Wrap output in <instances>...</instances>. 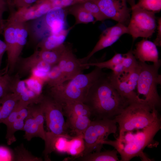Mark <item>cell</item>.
<instances>
[{
	"mask_svg": "<svg viewBox=\"0 0 161 161\" xmlns=\"http://www.w3.org/2000/svg\"><path fill=\"white\" fill-rule=\"evenodd\" d=\"M117 153L115 149L102 152L97 151L78 157L77 160L83 161H118L119 160Z\"/></svg>",
	"mask_w": 161,
	"mask_h": 161,
	"instance_id": "cell-24",
	"label": "cell"
},
{
	"mask_svg": "<svg viewBox=\"0 0 161 161\" xmlns=\"http://www.w3.org/2000/svg\"><path fill=\"white\" fill-rule=\"evenodd\" d=\"M15 160L16 161H41L40 158L36 157L26 150L23 144L17 146L15 149Z\"/></svg>",
	"mask_w": 161,
	"mask_h": 161,
	"instance_id": "cell-32",
	"label": "cell"
},
{
	"mask_svg": "<svg viewBox=\"0 0 161 161\" xmlns=\"http://www.w3.org/2000/svg\"><path fill=\"white\" fill-rule=\"evenodd\" d=\"M24 121L23 131L25 132L24 136V139L30 141L33 137H37L44 140L45 134L41 132L34 119L30 114Z\"/></svg>",
	"mask_w": 161,
	"mask_h": 161,
	"instance_id": "cell-25",
	"label": "cell"
},
{
	"mask_svg": "<svg viewBox=\"0 0 161 161\" xmlns=\"http://www.w3.org/2000/svg\"><path fill=\"white\" fill-rule=\"evenodd\" d=\"M18 100V96L12 92L0 99V123L7 118Z\"/></svg>",
	"mask_w": 161,
	"mask_h": 161,
	"instance_id": "cell-22",
	"label": "cell"
},
{
	"mask_svg": "<svg viewBox=\"0 0 161 161\" xmlns=\"http://www.w3.org/2000/svg\"><path fill=\"white\" fill-rule=\"evenodd\" d=\"M74 26L44 38L37 44L36 48L39 49V50H50L61 45L64 43L69 33Z\"/></svg>",
	"mask_w": 161,
	"mask_h": 161,
	"instance_id": "cell-18",
	"label": "cell"
},
{
	"mask_svg": "<svg viewBox=\"0 0 161 161\" xmlns=\"http://www.w3.org/2000/svg\"><path fill=\"white\" fill-rule=\"evenodd\" d=\"M15 0H8V2L9 4H11L13 3Z\"/></svg>",
	"mask_w": 161,
	"mask_h": 161,
	"instance_id": "cell-43",
	"label": "cell"
},
{
	"mask_svg": "<svg viewBox=\"0 0 161 161\" xmlns=\"http://www.w3.org/2000/svg\"><path fill=\"white\" fill-rule=\"evenodd\" d=\"M91 120L86 116H73L67 117V126L77 135L83 134L89 126Z\"/></svg>",
	"mask_w": 161,
	"mask_h": 161,
	"instance_id": "cell-23",
	"label": "cell"
},
{
	"mask_svg": "<svg viewBox=\"0 0 161 161\" xmlns=\"http://www.w3.org/2000/svg\"><path fill=\"white\" fill-rule=\"evenodd\" d=\"M134 5L155 13L160 12L161 10V0H139Z\"/></svg>",
	"mask_w": 161,
	"mask_h": 161,
	"instance_id": "cell-31",
	"label": "cell"
},
{
	"mask_svg": "<svg viewBox=\"0 0 161 161\" xmlns=\"http://www.w3.org/2000/svg\"><path fill=\"white\" fill-rule=\"evenodd\" d=\"M24 80L29 89L37 94L42 95V80L31 76Z\"/></svg>",
	"mask_w": 161,
	"mask_h": 161,
	"instance_id": "cell-34",
	"label": "cell"
},
{
	"mask_svg": "<svg viewBox=\"0 0 161 161\" xmlns=\"http://www.w3.org/2000/svg\"><path fill=\"white\" fill-rule=\"evenodd\" d=\"M127 0H95L101 12L107 19H110L127 26L131 10Z\"/></svg>",
	"mask_w": 161,
	"mask_h": 161,
	"instance_id": "cell-12",
	"label": "cell"
},
{
	"mask_svg": "<svg viewBox=\"0 0 161 161\" xmlns=\"http://www.w3.org/2000/svg\"><path fill=\"white\" fill-rule=\"evenodd\" d=\"M85 143L83 134L77 135L69 141L66 153L71 155L80 157L83 151Z\"/></svg>",
	"mask_w": 161,
	"mask_h": 161,
	"instance_id": "cell-27",
	"label": "cell"
},
{
	"mask_svg": "<svg viewBox=\"0 0 161 161\" xmlns=\"http://www.w3.org/2000/svg\"><path fill=\"white\" fill-rule=\"evenodd\" d=\"M42 109L49 131L55 136L72 138L66 132L67 129L62 106L50 97L43 95L39 103Z\"/></svg>",
	"mask_w": 161,
	"mask_h": 161,
	"instance_id": "cell-10",
	"label": "cell"
},
{
	"mask_svg": "<svg viewBox=\"0 0 161 161\" xmlns=\"http://www.w3.org/2000/svg\"><path fill=\"white\" fill-rule=\"evenodd\" d=\"M64 114L67 117L73 116H86L90 117L91 113L89 106L84 102L75 101L62 105Z\"/></svg>",
	"mask_w": 161,
	"mask_h": 161,
	"instance_id": "cell-19",
	"label": "cell"
},
{
	"mask_svg": "<svg viewBox=\"0 0 161 161\" xmlns=\"http://www.w3.org/2000/svg\"><path fill=\"white\" fill-rule=\"evenodd\" d=\"M80 4L94 17L95 22L97 21H103L107 19L102 13L95 0L88 1Z\"/></svg>",
	"mask_w": 161,
	"mask_h": 161,
	"instance_id": "cell-30",
	"label": "cell"
},
{
	"mask_svg": "<svg viewBox=\"0 0 161 161\" xmlns=\"http://www.w3.org/2000/svg\"><path fill=\"white\" fill-rule=\"evenodd\" d=\"M124 54L116 53L110 59L104 62H94L83 64L85 67L92 66L102 69L106 68L112 70L117 65L121 63L123 58Z\"/></svg>",
	"mask_w": 161,
	"mask_h": 161,
	"instance_id": "cell-28",
	"label": "cell"
},
{
	"mask_svg": "<svg viewBox=\"0 0 161 161\" xmlns=\"http://www.w3.org/2000/svg\"><path fill=\"white\" fill-rule=\"evenodd\" d=\"M133 53L138 61L142 62L146 61L158 63L159 54L157 46L154 42L143 39L136 44L135 48L132 50Z\"/></svg>",
	"mask_w": 161,
	"mask_h": 161,
	"instance_id": "cell-16",
	"label": "cell"
},
{
	"mask_svg": "<svg viewBox=\"0 0 161 161\" xmlns=\"http://www.w3.org/2000/svg\"><path fill=\"white\" fill-rule=\"evenodd\" d=\"M159 117L157 110L140 101L130 104L114 119L121 132L143 129Z\"/></svg>",
	"mask_w": 161,
	"mask_h": 161,
	"instance_id": "cell-5",
	"label": "cell"
},
{
	"mask_svg": "<svg viewBox=\"0 0 161 161\" xmlns=\"http://www.w3.org/2000/svg\"><path fill=\"white\" fill-rule=\"evenodd\" d=\"M91 0H48L53 8H67L71 6L81 4Z\"/></svg>",
	"mask_w": 161,
	"mask_h": 161,
	"instance_id": "cell-35",
	"label": "cell"
},
{
	"mask_svg": "<svg viewBox=\"0 0 161 161\" xmlns=\"http://www.w3.org/2000/svg\"><path fill=\"white\" fill-rule=\"evenodd\" d=\"M140 71V66L139 62L138 65L128 73L116 76L112 72L108 75L114 86L121 96L130 104L143 101L138 97L135 91Z\"/></svg>",
	"mask_w": 161,
	"mask_h": 161,
	"instance_id": "cell-11",
	"label": "cell"
},
{
	"mask_svg": "<svg viewBox=\"0 0 161 161\" xmlns=\"http://www.w3.org/2000/svg\"><path fill=\"white\" fill-rule=\"evenodd\" d=\"M12 78L8 73L0 76V99L11 92V88Z\"/></svg>",
	"mask_w": 161,
	"mask_h": 161,
	"instance_id": "cell-33",
	"label": "cell"
},
{
	"mask_svg": "<svg viewBox=\"0 0 161 161\" xmlns=\"http://www.w3.org/2000/svg\"><path fill=\"white\" fill-rule=\"evenodd\" d=\"M24 120L18 117L12 124L7 127L6 138L8 145H10L16 141L15 133L19 130L23 131Z\"/></svg>",
	"mask_w": 161,
	"mask_h": 161,
	"instance_id": "cell-29",
	"label": "cell"
},
{
	"mask_svg": "<svg viewBox=\"0 0 161 161\" xmlns=\"http://www.w3.org/2000/svg\"><path fill=\"white\" fill-rule=\"evenodd\" d=\"M157 34L156 38L154 41V43L156 46L161 47V18H158L157 20Z\"/></svg>",
	"mask_w": 161,
	"mask_h": 161,
	"instance_id": "cell-41",
	"label": "cell"
},
{
	"mask_svg": "<svg viewBox=\"0 0 161 161\" xmlns=\"http://www.w3.org/2000/svg\"><path fill=\"white\" fill-rule=\"evenodd\" d=\"M45 80L50 87L59 86L66 81L64 74L57 64L52 66Z\"/></svg>",
	"mask_w": 161,
	"mask_h": 161,
	"instance_id": "cell-26",
	"label": "cell"
},
{
	"mask_svg": "<svg viewBox=\"0 0 161 161\" xmlns=\"http://www.w3.org/2000/svg\"><path fill=\"white\" fill-rule=\"evenodd\" d=\"M52 8L50 4L46 0H38L32 5L11 12L7 20L26 22L39 18Z\"/></svg>",
	"mask_w": 161,
	"mask_h": 161,
	"instance_id": "cell-14",
	"label": "cell"
},
{
	"mask_svg": "<svg viewBox=\"0 0 161 161\" xmlns=\"http://www.w3.org/2000/svg\"><path fill=\"white\" fill-rule=\"evenodd\" d=\"M66 45L63 44L54 49L42 50L36 49L39 57L43 61L53 66L58 64L64 52Z\"/></svg>",
	"mask_w": 161,
	"mask_h": 161,
	"instance_id": "cell-20",
	"label": "cell"
},
{
	"mask_svg": "<svg viewBox=\"0 0 161 161\" xmlns=\"http://www.w3.org/2000/svg\"><path fill=\"white\" fill-rule=\"evenodd\" d=\"M67 7L53 8L39 18L26 22L28 36L36 45L44 38L66 28Z\"/></svg>",
	"mask_w": 161,
	"mask_h": 161,
	"instance_id": "cell-4",
	"label": "cell"
},
{
	"mask_svg": "<svg viewBox=\"0 0 161 161\" xmlns=\"http://www.w3.org/2000/svg\"><path fill=\"white\" fill-rule=\"evenodd\" d=\"M161 123L159 117L143 129L119 132V135L115 140H104L101 144L114 147L120 154L121 161H130L136 157H140L142 161H151L143 151L154 141V137L161 129Z\"/></svg>",
	"mask_w": 161,
	"mask_h": 161,
	"instance_id": "cell-2",
	"label": "cell"
},
{
	"mask_svg": "<svg viewBox=\"0 0 161 161\" xmlns=\"http://www.w3.org/2000/svg\"><path fill=\"white\" fill-rule=\"evenodd\" d=\"M38 0H15L11 4L10 6H14L17 9L24 7H27L32 5Z\"/></svg>",
	"mask_w": 161,
	"mask_h": 161,
	"instance_id": "cell-39",
	"label": "cell"
},
{
	"mask_svg": "<svg viewBox=\"0 0 161 161\" xmlns=\"http://www.w3.org/2000/svg\"><path fill=\"white\" fill-rule=\"evenodd\" d=\"M139 62L140 71L137 86V95L139 98L142 96L141 99L152 109L157 110L161 104L157 90V85L161 83V75L158 72L161 60L152 65Z\"/></svg>",
	"mask_w": 161,
	"mask_h": 161,
	"instance_id": "cell-6",
	"label": "cell"
},
{
	"mask_svg": "<svg viewBox=\"0 0 161 161\" xmlns=\"http://www.w3.org/2000/svg\"><path fill=\"white\" fill-rule=\"evenodd\" d=\"M14 154L8 148L0 146V161H14Z\"/></svg>",
	"mask_w": 161,
	"mask_h": 161,
	"instance_id": "cell-37",
	"label": "cell"
},
{
	"mask_svg": "<svg viewBox=\"0 0 161 161\" xmlns=\"http://www.w3.org/2000/svg\"><path fill=\"white\" fill-rule=\"evenodd\" d=\"M4 42L7 55V72L14 70L27 42L28 33L26 22L7 20L3 27Z\"/></svg>",
	"mask_w": 161,
	"mask_h": 161,
	"instance_id": "cell-7",
	"label": "cell"
},
{
	"mask_svg": "<svg viewBox=\"0 0 161 161\" xmlns=\"http://www.w3.org/2000/svg\"><path fill=\"white\" fill-rule=\"evenodd\" d=\"M84 103L96 119H114L130 104L121 96L105 73L91 87Z\"/></svg>",
	"mask_w": 161,
	"mask_h": 161,
	"instance_id": "cell-1",
	"label": "cell"
},
{
	"mask_svg": "<svg viewBox=\"0 0 161 161\" xmlns=\"http://www.w3.org/2000/svg\"><path fill=\"white\" fill-rule=\"evenodd\" d=\"M18 110L17 102L13 111L2 123L6 125L7 127L12 124L18 118Z\"/></svg>",
	"mask_w": 161,
	"mask_h": 161,
	"instance_id": "cell-38",
	"label": "cell"
},
{
	"mask_svg": "<svg viewBox=\"0 0 161 161\" xmlns=\"http://www.w3.org/2000/svg\"><path fill=\"white\" fill-rule=\"evenodd\" d=\"M57 64L64 74L66 81L81 73L85 67L80 59L75 57L71 49L67 46Z\"/></svg>",
	"mask_w": 161,
	"mask_h": 161,
	"instance_id": "cell-15",
	"label": "cell"
},
{
	"mask_svg": "<svg viewBox=\"0 0 161 161\" xmlns=\"http://www.w3.org/2000/svg\"><path fill=\"white\" fill-rule=\"evenodd\" d=\"M6 50V46L4 41L0 39V76L1 75L0 72V67L3 56Z\"/></svg>",
	"mask_w": 161,
	"mask_h": 161,
	"instance_id": "cell-42",
	"label": "cell"
},
{
	"mask_svg": "<svg viewBox=\"0 0 161 161\" xmlns=\"http://www.w3.org/2000/svg\"><path fill=\"white\" fill-rule=\"evenodd\" d=\"M68 137L63 136L58 137L55 140L53 146L54 151L59 153L66 152L69 140Z\"/></svg>",
	"mask_w": 161,
	"mask_h": 161,
	"instance_id": "cell-36",
	"label": "cell"
},
{
	"mask_svg": "<svg viewBox=\"0 0 161 161\" xmlns=\"http://www.w3.org/2000/svg\"><path fill=\"white\" fill-rule=\"evenodd\" d=\"M68 14L73 16L75 19L74 26L79 24L95 22L94 17L82 6L80 4L67 7Z\"/></svg>",
	"mask_w": 161,
	"mask_h": 161,
	"instance_id": "cell-21",
	"label": "cell"
},
{
	"mask_svg": "<svg viewBox=\"0 0 161 161\" xmlns=\"http://www.w3.org/2000/svg\"><path fill=\"white\" fill-rule=\"evenodd\" d=\"M102 69L95 66L89 73L80 74L67 82L51 87L50 97L62 106L72 101L84 102L91 87L104 74Z\"/></svg>",
	"mask_w": 161,
	"mask_h": 161,
	"instance_id": "cell-3",
	"label": "cell"
},
{
	"mask_svg": "<svg viewBox=\"0 0 161 161\" xmlns=\"http://www.w3.org/2000/svg\"><path fill=\"white\" fill-rule=\"evenodd\" d=\"M131 15L127 26L133 40L139 37L150 38L157 27L155 13L134 6L130 2Z\"/></svg>",
	"mask_w": 161,
	"mask_h": 161,
	"instance_id": "cell-9",
	"label": "cell"
},
{
	"mask_svg": "<svg viewBox=\"0 0 161 161\" xmlns=\"http://www.w3.org/2000/svg\"><path fill=\"white\" fill-rule=\"evenodd\" d=\"M125 34H128L127 26L120 23H117L106 28L101 33L99 40L90 53L86 57L80 59L81 62L82 64L87 63V61L95 53L112 45Z\"/></svg>",
	"mask_w": 161,
	"mask_h": 161,
	"instance_id": "cell-13",
	"label": "cell"
},
{
	"mask_svg": "<svg viewBox=\"0 0 161 161\" xmlns=\"http://www.w3.org/2000/svg\"><path fill=\"white\" fill-rule=\"evenodd\" d=\"M117 124L114 119H95L91 121L83 134L85 148L80 157L92 153L95 150L96 151H100L103 145L101 142L106 140L111 134L116 133Z\"/></svg>",
	"mask_w": 161,
	"mask_h": 161,
	"instance_id": "cell-8",
	"label": "cell"
},
{
	"mask_svg": "<svg viewBox=\"0 0 161 161\" xmlns=\"http://www.w3.org/2000/svg\"><path fill=\"white\" fill-rule=\"evenodd\" d=\"M7 6H8V1L6 0H0V30L3 27V15L4 12L6 11Z\"/></svg>",
	"mask_w": 161,
	"mask_h": 161,
	"instance_id": "cell-40",
	"label": "cell"
},
{
	"mask_svg": "<svg viewBox=\"0 0 161 161\" xmlns=\"http://www.w3.org/2000/svg\"><path fill=\"white\" fill-rule=\"evenodd\" d=\"M20 63V72L24 74H31L34 70L48 73L52 67L39 57L36 49L32 55L22 59Z\"/></svg>",
	"mask_w": 161,
	"mask_h": 161,
	"instance_id": "cell-17",
	"label": "cell"
}]
</instances>
